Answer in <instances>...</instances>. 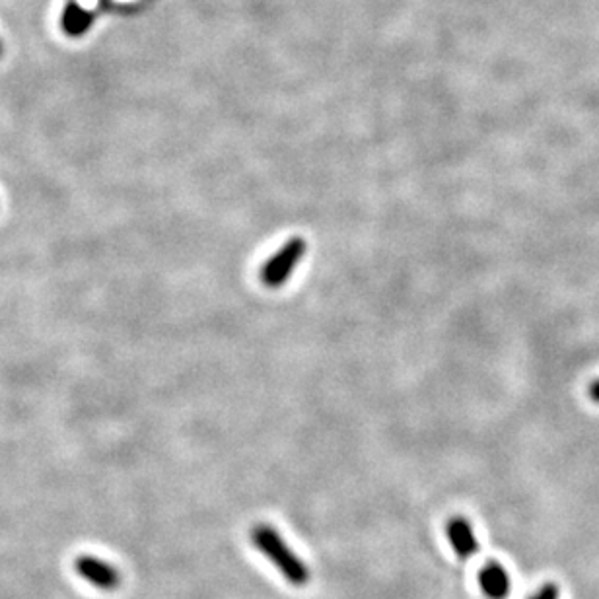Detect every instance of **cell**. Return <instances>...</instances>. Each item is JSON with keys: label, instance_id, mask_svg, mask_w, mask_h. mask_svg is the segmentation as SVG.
<instances>
[{"label": "cell", "instance_id": "obj_2", "mask_svg": "<svg viewBox=\"0 0 599 599\" xmlns=\"http://www.w3.org/2000/svg\"><path fill=\"white\" fill-rule=\"evenodd\" d=\"M308 244L304 238L296 236L288 240L284 246L263 265L261 269V282L267 288H281L284 282L290 279L296 265L304 259Z\"/></svg>", "mask_w": 599, "mask_h": 599}, {"label": "cell", "instance_id": "obj_8", "mask_svg": "<svg viewBox=\"0 0 599 599\" xmlns=\"http://www.w3.org/2000/svg\"><path fill=\"white\" fill-rule=\"evenodd\" d=\"M590 397H592L596 403H599V382L590 386Z\"/></svg>", "mask_w": 599, "mask_h": 599}, {"label": "cell", "instance_id": "obj_1", "mask_svg": "<svg viewBox=\"0 0 599 599\" xmlns=\"http://www.w3.org/2000/svg\"><path fill=\"white\" fill-rule=\"evenodd\" d=\"M251 539L257 545V549L269 557L275 566L286 576V580L294 586L308 584L310 572L306 564L302 563L281 539V535L269 526H257L251 531Z\"/></svg>", "mask_w": 599, "mask_h": 599}, {"label": "cell", "instance_id": "obj_3", "mask_svg": "<svg viewBox=\"0 0 599 599\" xmlns=\"http://www.w3.org/2000/svg\"><path fill=\"white\" fill-rule=\"evenodd\" d=\"M74 566L80 576H84L90 584H94L102 590H115L119 586V572L100 559L80 557V559H76Z\"/></svg>", "mask_w": 599, "mask_h": 599}, {"label": "cell", "instance_id": "obj_6", "mask_svg": "<svg viewBox=\"0 0 599 599\" xmlns=\"http://www.w3.org/2000/svg\"><path fill=\"white\" fill-rule=\"evenodd\" d=\"M92 24V14L86 12L84 8H80L76 2H69L63 10L61 16V26L63 30L71 37H78L84 34Z\"/></svg>", "mask_w": 599, "mask_h": 599}, {"label": "cell", "instance_id": "obj_4", "mask_svg": "<svg viewBox=\"0 0 599 599\" xmlns=\"http://www.w3.org/2000/svg\"><path fill=\"white\" fill-rule=\"evenodd\" d=\"M448 539H450V543H452L459 559H469V557L477 555V551H479V543L475 539L471 524L461 516L454 518L448 524Z\"/></svg>", "mask_w": 599, "mask_h": 599}, {"label": "cell", "instance_id": "obj_7", "mask_svg": "<svg viewBox=\"0 0 599 599\" xmlns=\"http://www.w3.org/2000/svg\"><path fill=\"white\" fill-rule=\"evenodd\" d=\"M531 599H559V588L555 584H545Z\"/></svg>", "mask_w": 599, "mask_h": 599}, {"label": "cell", "instance_id": "obj_5", "mask_svg": "<svg viewBox=\"0 0 599 599\" xmlns=\"http://www.w3.org/2000/svg\"><path fill=\"white\" fill-rule=\"evenodd\" d=\"M479 584L485 596L491 599H506L510 594V578L502 564L489 563L479 574Z\"/></svg>", "mask_w": 599, "mask_h": 599}]
</instances>
